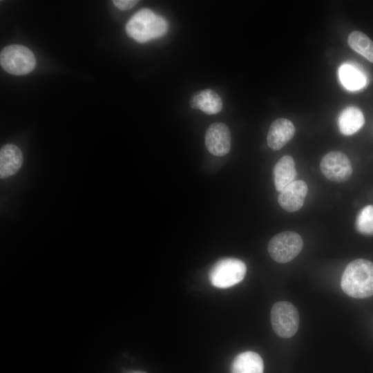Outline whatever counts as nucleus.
I'll list each match as a JSON object with an SVG mask.
<instances>
[{
	"label": "nucleus",
	"instance_id": "nucleus-1",
	"mask_svg": "<svg viewBox=\"0 0 373 373\" xmlns=\"http://www.w3.org/2000/svg\"><path fill=\"white\" fill-rule=\"evenodd\" d=\"M341 286L349 296L365 298L373 295V262L359 258L350 262L341 277Z\"/></svg>",
	"mask_w": 373,
	"mask_h": 373
},
{
	"label": "nucleus",
	"instance_id": "nucleus-2",
	"mask_svg": "<svg viewBox=\"0 0 373 373\" xmlns=\"http://www.w3.org/2000/svg\"><path fill=\"white\" fill-rule=\"evenodd\" d=\"M167 29L165 19L148 8L140 10L126 25L127 35L140 43L159 38L166 32Z\"/></svg>",
	"mask_w": 373,
	"mask_h": 373
},
{
	"label": "nucleus",
	"instance_id": "nucleus-3",
	"mask_svg": "<svg viewBox=\"0 0 373 373\" xmlns=\"http://www.w3.org/2000/svg\"><path fill=\"white\" fill-rule=\"evenodd\" d=\"M245 262L234 258H225L216 262L209 273L211 283L217 288L231 287L241 282L245 276Z\"/></svg>",
	"mask_w": 373,
	"mask_h": 373
},
{
	"label": "nucleus",
	"instance_id": "nucleus-4",
	"mask_svg": "<svg viewBox=\"0 0 373 373\" xmlns=\"http://www.w3.org/2000/svg\"><path fill=\"white\" fill-rule=\"evenodd\" d=\"M1 67L8 73L22 75L31 72L36 59L32 51L28 48L17 44L5 47L0 54Z\"/></svg>",
	"mask_w": 373,
	"mask_h": 373
},
{
	"label": "nucleus",
	"instance_id": "nucleus-5",
	"mask_svg": "<svg viewBox=\"0 0 373 373\" xmlns=\"http://www.w3.org/2000/svg\"><path fill=\"white\" fill-rule=\"evenodd\" d=\"M270 318L274 331L281 338L293 336L298 329V312L289 302L276 303L271 307Z\"/></svg>",
	"mask_w": 373,
	"mask_h": 373
},
{
	"label": "nucleus",
	"instance_id": "nucleus-6",
	"mask_svg": "<svg viewBox=\"0 0 373 373\" xmlns=\"http://www.w3.org/2000/svg\"><path fill=\"white\" fill-rule=\"evenodd\" d=\"M303 247L299 234L291 231L280 232L269 240L268 252L275 261L285 263L296 258Z\"/></svg>",
	"mask_w": 373,
	"mask_h": 373
},
{
	"label": "nucleus",
	"instance_id": "nucleus-7",
	"mask_svg": "<svg viewBox=\"0 0 373 373\" xmlns=\"http://www.w3.org/2000/svg\"><path fill=\"white\" fill-rule=\"evenodd\" d=\"M320 167L323 174L328 180L343 182L350 179L352 167L349 158L341 151H331L321 160Z\"/></svg>",
	"mask_w": 373,
	"mask_h": 373
},
{
	"label": "nucleus",
	"instance_id": "nucleus-8",
	"mask_svg": "<svg viewBox=\"0 0 373 373\" xmlns=\"http://www.w3.org/2000/svg\"><path fill=\"white\" fill-rule=\"evenodd\" d=\"M205 146L211 154L223 156L231 149V133L227 126L223 123L215 122L211 124L205 133Z\"/></svg>",
	"mask_w": 373,
	"mask_h": 373
},
{
	"label": "nucleus",
	"instance_id": "nucleus-9",
	"mask_svg": "<svg viewBox=\"0 0 373 373\" xmlns=\"http://www.w3.org/2000/svg\"><path fill=\"white\" fill-rule=\"evenodd\" d=\"M307 193L306 183L300 180H294L280 191L278 201L284 210L296 211L303 206Z\"/></svg>",
	"mask_w": 373,
	"mask_h": 373
},
{
	"label": "nucleus",
	"instance_id": "nucleus-10",
	"mask_svg": "<svg viewBox=\"0 0 373 373\" xmlns=\"http://www.w3.org/2000/svg\"><path fill=\"white\" fill-rule=\"evenodd\" d=\"M294 124L285 118H278L272 122L267 134V144L274 151H278L287 144L294 135Z\"/></svg>",
	"mask_w": 373,
	"mask_h": 373
},
{
	"label": "nucleus",
	"instance_id": "nucleus-11",
	"mask_svg": "<svg viewBox=\"0 0 373 373\" xmlns=\"http://www.w3.org/2000/svg\"><path fill=\"white\" fill-rule=\"evenodd\" d=\"M23 155L16 145L8 144L0 150V178L5 179L15 175L22 166Z\"/></svg>",
	"mask_w": 373,
	"mask_h": 373
},
{
	"label": "nucleus",
	"instance_id": "nucleus-12",
	"mask_svg": "<svg viewBox=\"0 0 373 373\" xmlns=\"http://www.w3.org/2000/svg\"><path fill=\"white\" fill-rule=\"evenodd\" d=\"M193 109H200L204 113L213 115L222 108V101L218 93L211 89H204L195 92L189 101Z\"/></svg>",
	"mask_w": 373,
	"mask_h": 373
},
{
	"label": "nucleus",
	"instance_id": "nucleus-13",
	"mask_svg": "<svg viewBox=\"0 0 373 373\" xmlns=\"http://www.w3.org/2000/svg\"><path fill=\"white\" fill-rule=\"evenodd\" d=\"M274 184L278 191L294 181L296 170L294 159L290 155L283 156L276 162L274 169Z\"/></svg>",
	"mask_w": 373,
	"mask_h": 373
},
{
	"label": "nucleus",
	"instance_id": "nucleus-14",
	"mask_svg": "<svg viewBox=\"0 0 373 373\" xmlns=\"http://www.w3.org/2000/svg\"><path fill=\"white\" fill-rule=\"evenodd\" d=\"M264 364L256 352L247 351L239 354L233 359L231 373H263Z\"/></svg>",
	"mask_w": 373,
	"mask_h": 373
},
{
	"label": "nucleus",
	"instance_id": "nucleus-15",
	"mask_svg": "<svg viewBox=\"0 0 373 373\" xmlns=\"http://www.w3.org/2000/svg\"><path fill=\"white\" fill-rule=\"evenodd\" d=\"M338 122L341 133L345 135H351L363 126L365 119L358 108L348 106L341 111Z\"/></svg>",
	"mask_w": 373,
	"mask_h": 373
},
{
	"label": "nucleus",
	"instance_id": "nucleus-16",
	"mask_svg": "<svg viewBox=\"0 0 373 373\" xmlns=\"http://www.w3.org/2000/svg\"><path fill=\"white\" fill-rule=\"evenodd\" d=\"M339 77L343 86L349 90H358L366 84L365 75L350 64L341 66L338 70Z\"/></svg>",
	"mask_w": 373,
	"mask_h": 373
},
{
	"label": "nucleus",
	"instance_id": "nucleus-17",
	"mask_svg": "<svg viewBox=\"0 0 373 373\" xmlns=\"http://www.w3.org/2000/svg\"><path fill=\"white\" fill-rule=\"evenodd\" d=\"M350 48L373 63V41L365 33L355 30L347 38Z\"/></svg>",
	"mask_w": 373,
	"mask_h": 373
},
{
	"label": "nucleus",
	"instance_id": "nucleus-18",
	"mask_svg": "<svg viewBox=\"0 0 373 373\" xmlns=\"http://www.w3.org/2000/svg\"><path fill=\"white\" fill-rule=\"evenodd\" d=\"M355 227L363 235H373V205H367L361 209L356 218Z\"/></svg>",
	"mask_w": 373,
	"mask_h": 373
},
{
	"label": "nucleus",
	"instance_id": "nucleus-19",
	"mask_svg": "<svg viewBox=\"0 0 373 373\" xmlns=\"http://www.w3.org/2000/svg\"><path fill=\"white\" fill-rule=\"evenodd\" d=\"M113 4L119 10H126L131 9L137 3L138 1L135 0H114Z\"/></svg>",
	"mask_w": 373,
	"mask_h": 373
}]
</instances>
